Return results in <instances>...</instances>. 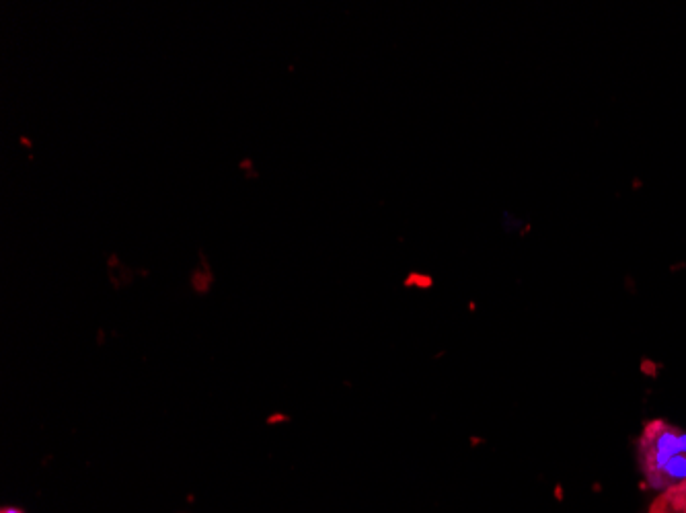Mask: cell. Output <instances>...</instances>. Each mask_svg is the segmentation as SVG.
I'll return each instance as SVG.
<instances>
[{"instance_id":"obj_1","label":"cell","mask_w":686,"mask_h":513,"mask_svg":"<svg viewBox=\"0 0 686 513\" xmlns=\"http://www.w3.org/2000/svg\"><path fill=\"white\" fill-rule=\"evenodd\" d=\"M637 460L647 487L668 491L686 479V431L664 419L645 423Z\"/></svg>"},{"instance_id":"obj_2","label":"cell","mask_w":686,"mask_h":513,"mask_svg":"<svg viewBox=\"0 0 686 513\" xmlns=\"http://www.w3.org/2000/svg\"><path fill=\"white\" fill-rule=\"evenodd\" d=\"M650 513H686V479L670 487L666 495H662L660 501L652 505Z\"/></svg>"},{"instance_id":"obj_3","label":"cell","mask_w":686,"mask_h":513,"mask_svg":"<svg viewBox=\"0 0 686 513\" xmlns=\"http://www.w3.org/2000/svg\"><path fill=\"white\" fill-rule=\"evenodd\" d=\"M3 513H23V511L15 509V507H7V509H3Z\"/></svg>"}]
</instances>
